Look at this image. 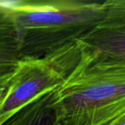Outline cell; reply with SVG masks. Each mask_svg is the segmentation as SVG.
I'll list each match as a JSON object with an SVG mask.
<instances>
[{"label": "cell", "mask_w": 125, "mask_h": 125, "mask_svg": "<svg viewBox=\"0 0 125 125\" xmlns=\"http://www.w3.org/2000/svg\"><path fill=\"white\" fill-rule=\"evenodd\" d=\"M21 57H42L90 33L105 17V2L7 1Z\"/></svg>", "instance_id": "cell-1"}, {"label": "cell", "mask_w": 125, "mask_h": 125, "mask_svg": "<svg viewBox=\"0 0 125 125\" xmlns=\"http://www.w3.org/2000/svg\"><path fill=\"white\" fill-rule=\"evenodd\" d=\"M116 7L117 9L118 12L125 16V1H123V0L117 1L116 4Z\"/></svg>", "instance_id": "cell-9"}, {"label": "cell", "mask_w": 125, "mask_h": 125, "mask_svg": "<svg viewBox=\"0 0 125 125\" xmlns=\"http://www.w3.org/2000/svg\"><path fill=\"white\" fill-rule=\"evenodd\" d=\"M79 40L102 57L125 60V21L104 19Z\"/></svg>", "instance_id": "cell-4"}, {"label": "cell", "mask_w": 125, "mask_h": 125, "mask_svg": "<svg viewBox=\"0 0 125 125\" xmlns=\"http://www.w3.org/2000/svg\"><path fill=\"white\" fill-rule=\"evenodd\" d=\"M17 30L10 10L0 11V62L17 63L21 59Z\"/></svg>", "instance_id": "cell-6"}, {"label": "cell", "mask_w": 125, "mask_h": 125, "mask_svg": "<svg viewBox=\"0 0 125 125\" xmlns=\"http://www.w3.org/2000/svg\"><path fill=\"white\" fill-rule=\"evenodd\" d=\"M15 72V71H14ZM14 72L10 73H0V94H3L9 86Z\"/></svg>", "instance_id": "cell-7"}, {"label": "cell", "mask_w": 125, "mask_h": 125, "mask_svg": "<svg viewBox=\"0 0 125 125\" xmlns=\"http://www.w3.org/2000/svg\"><path fill=\"white\" fill-rule=\"evenodd\" d=\"M80 40L42 57H22L6 90L0 94V123L40 94L57 89L82 57Z\"/></svg>", "instance_id": "cell-3"}, {"label": "cell", "mask_w": 125, "mask_h": 125, "mask_svg": "<svg viewBox=\"0 0 125 125\" xmlns=\"http://www.w3.org/2000/svg\"><path fill=\"white\" fill-rule=\"evenodd\" d=\"M81 43L78 64L55 91L53 106L58 121L125 96V60L102 57Z\"/></svg>", "instance_id": "cell-2"}, {"label": "cell", "mask_w": 125, "mask_h": 125, "mask_svg": "<svg viewBox=\"0 0 125 125\" xmlns=\"http://www.w3.org/2000/svg\"><path fill=\"white\" fill-rule=\"evenodd\" d=\"M56 89L40 94L15 112L1 125H57V113L53 106Z\"/></svg>", "instance_id": "cell-5"}, {"label": "cell", "mask_w": 125, "mask_h": 125, "mask_svg": "<svg viewBox=\"0 0 125 125\" xmlns=\"http://www.w3.org/2000/svg\"></svg>", "instance_id": "cell-13"}, {"label": "cell", "mask_w": 125, "mask_h": 125, "mask_svg": "<svg viewBox=\"0 0 125 125\" xmlns=\"http://www.w3.org/2000/svg\"><path fill=\"white\" fill-rule=\"evenodd\" d=\"M100 125H125V111L116 116L113 119Z\"/></svg>", "instance_id": "cell-8"}, {"label": "cell", "mask_w": 125, "mask_h": 125, "mask_svg": "<svg viewBox=\"0 0 125 125\" xmlns=\"http://www.w3.org/2000/svg\"><path fill=\"white\" fill-rule=\"evenodd\" d=\"M0 125H1V123H0Z\"/></svg>", "instance_id": "cell-12"}, {"label": "cell", "mask_w": 125, "mask_h": 125, "mask_svg": "<svg viewBox=\"0 0 125 125\" xmlns=\"http://www.w3.org/2000/svg\"><path fill=\"white\" fill-rule=\"evenodd\" d=\"M3 10H5V9H4V8H3L2 6H1V4H0V11ZM6 10H7V9H6Z\"/></svg>", "instance_id": "cell-10"}, {"label": "cell", "mask_w": 125, "mask_h": 125, "mask_svg": "<svg viewBox=\"0 0 125 125\" xmlns=\"http://www.w3.org/2000/svg\"><path fill=\"white\" fill-rule=\"evenodd\" d=\"M57 125H60V124H59V123H58V124H57Z\"/></svg>", "instance_id": "cell-11"}]
</instances>
